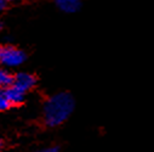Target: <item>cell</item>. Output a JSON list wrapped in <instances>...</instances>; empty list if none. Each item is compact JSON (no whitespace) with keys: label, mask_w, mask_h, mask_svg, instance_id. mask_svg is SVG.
Segmentation results:
<instances>
[{"label":"cell","mask_w":154,"mask_h":152,"mask_svg":"<svg viewBox=\"0 0 154 152\" xmlns=\"http://www.w3.org/2000/svg\"><path fill=\"white\" fill-rule=\"evenodd\" d=\"M75 107L74 97L66 91L50 96L44 103V122L48 127L55 128L63 124L73 113Z\"/></svg>","instance_id":"6da1fadb"},{"label":"cell","mask_w":154,"mask_h":152,"mask_svg":"<svg viewBox=\"0 0 154 152\" xmlns=\"http://www.w3.org/2000/svg\"><path fill=\"white\" fill-rule=\"evenodd\" d=\"M27 55L23 50L14 45H0V66L15 68L24 63Z\"/></svg>","instance_id":"7a4b0ae2"},{"label":"cell","mask_w":154,"mask_h":152,"mask_svg":"<svg viewBox=\"0 0 154 152\" xmlns=\"http://www.w3.org/2000/svg\"><path fill=\"white\" fill-rule=\"evenodd\" d=\"M12 84L18 88L20 90L28 93L29 90H32L35 84H36V78L33 74L27 73V72H20L16 75H14V82Z\"/></svg>","instance_id":"3957f363"},{"label":"cell","mask_w":154,"mask_h":152,"mask_svg":"<svg viewBox=\"0 0 154 152\" xmlns=\"http://www.w3.org/2000/svg\"><path fill=\"white\" fill-rule=\"evenodd\" d=\"M5 90V94H6V97L10 102L11 106H18V105H22L26 100V94L24 91L20 90L18 88H16L14 84L9 85L8 88L4 89Z\"/></svg>","instance_id":"277c9868"},{"label":"cell","mask_w":154,"mask_h":152,"mask_svg":"<svg viewBox=\"0 0 154 152\" xmlns=\"http://www.w3.org/2000/svg\"><path fill=\"white\" fill-rule=\"evenodd\" d=\"M57 8L67 14H74L82 8L80 0H55Z\"/></svg>","instance_id":"5b68a950"},{"label":"cell","mask_w":154,"mask_h":152,"mask_svg":"<svg viewBox=\"0 0 154 152\" xmlns=\"http://www.w3.org/2000/svg\"><path fill=\"white\" fill-rule=\"evenodd\" d=\"M14 82V75L6 69V67L0 66V89H5Z\"/></svg>","instance_id":"8992f818"},{"label":"cell","mask_w":154,"mask_h":152,"mask_svg":"<svg viewBox=\"0 0 154 152\" xmlns=\"http://www.w3.org/2000/svg\"><path fill=\"white\" fill-rule=\"evenodd\" d=\"M10 106H11V105H10L8 97H6L5 90H4V89H0V112L6 111Z\"/></svg>","instance_id":"52a82bcc"},{"label":"cell","mask_w":154,"mask_h":152,"mask_svg":"<svg viewBox=\"0 0 154 152\" xmlns=\"http://www.w3.org/2000/svg\"><path fill=\"white\" fill-rule=\"evenodd\" d=\"M8 6V0H0V14L4 12Z\"/></svg>","instance_id":"ba28073f"},{"label":"cell","mask_w":154,"mask_h":152,"mask_svg":"<svg viewBox=\"0 0 154 152\" xmlns=\"http://www.w3.org/2000/svg\"><path fill=\"white\" fill-rule=\"evenodd\" d=\"M60 148L58 147H51V148H46L45 151H48V152H55V151H58Z\"/></svg>","instance_id":"9c48e42d"},{"label":"cell","mask_w":154,"mask_h":152,"mask_svg":"<svg viewBox=\"0 0 154 152\" xmlns=\"http://www.w3.org/2000/svg\"><path fill=\"white\" fill-rule=\"evenodd\" d=\"M3 28H4V24H3V22H2V21H0V30H2Z\"/></svg>","instance_id":"30bf717a"},{"label":"cell","mask_w":154,"mask_h":152,"mask_svg":"<svg viewBox=\"0 0 154 152\" xmlns=\"http://www.w3.org/2000/svg\"><path fill=\"white\" fill-rule=\"evenodd\" d=\"M8 2H11V3H14V2H20V0H8Z\"/></svg>","instance_id":"8fae6325"},{"label":"cell","mask_w":154,"mask_h":152,"mask_svg":"<svg viewBox=\"0 0 154 152\" xmlns=\"http://www.w3.org/2000/svg\"><path fill=\"white\" fill-rule=\"evenodd\" d=\"M0 150H2V142H0Z\"/></svg>","instance_id":"7c38bea8"}]
</instances>
